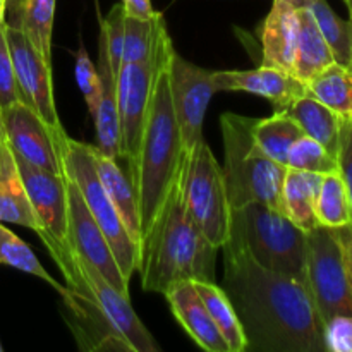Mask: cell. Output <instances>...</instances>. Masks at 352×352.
Here are the masks:
<instances>
[{"label": "cell", "instance_id": "30bf717a", "mask_svg": "<svg viewBox=\"0 0 352 352\" xmlns=\"http://www.w3.org/2000/svg\"><path fill=\"white\" fill-rule=\"evenodd\" d=\"M6 36L21 102L33 109L52 129H64L55 107L52 64L17 28L6 24Z\"/></svg>", "mask_w": 352, "mask_h": 352}, {"label": "cell", "instance_id": "7a4b0ae2", "mask_svg": "<svg viewBox=\"0 0 352 352\" xmlns=\"http://www.w3.org/2000/svg\"><path fill=\"white\" fill-rule=\"evenodd\" d=\"M172 52L174 45L162 16L155 38V78L150 109L136 157L129 164V175L136 189L140 208L141 241L160 215L165 199L186 160L168 88V62Z\"/></svg>", "mask_w": 352, "mask_h": 352}, {"label": "cell", "instance_id": "4316f807", "mask_svg": "<svg viewBox=\"0 0 352 352\" xmlns=\"http://www.w3.org/2000/svg\"><path fill=\"white\" fill-rule=\"evenodd\" d=\"M308 93L342 119H352V69L330 64L306 82Z\"/></svg>", "mask_w": 352, "mask_h": 352}, {"label": "cell", "instance_id": "ab89813d", "mask_svg": "<svg viewBox=\"0 0 352 352\" xmlns=\"http://www.w3.org/2000/svg\"><path fill=\"white\" fill-rule=\"evenodd\" d=\"M284 2L291 3L296 9H305V7H309V3H311L313 0H284Z\"/></svg>", "mask_w": 352, "mask_h": 352}, {"label": "cell", "instance_id": "4dcf8cb0", "mask_svg": "<svg viewBox=\"0 0 352 352\" xmlns=\"http://www.w3.org/2000/svg\"><path fill=\"white\" fill-rule=\"evenodd\" d=\"M0 265H9V267L16 268V270L24 272V274L34 275V277L41 278V280L47 282L48 285L55 289L58 294H64L65 285L58 284L50 274L43 268V265L38 261V258L34 256V253L31 251V248L24 243L21 237H17L16 234L10 229H7L3 226V222H0Z\"/></svg>", "mask_w": 352, "mask_h": 352}, {"label": "cell", "instance_id": "7402d4cb", "mask_svg": "<svg viewBox=\"0 0 352 352\" xmlns=\"http://www.w3.org/2000/svg\"><path fill=\"white\" fill-rule=\"evenodd\" d=\"M57 0H6V24L23 31L52 64V31Z\"/></svg>", "mask_w": 352, "mask_h": 352}, {"label": "cell", "instance_id": "8fae6325", "mask_svg": "<svg viewBox=\"0 0 352 352\" xmlns=\"http://www.w3.org/2000/svg\"><path fill=\"white\" fill-rule=\"evenodd\" d=\"M3 138L17 158L34 167L64 174L58 155V136L64 129H52L33 109L23 102L2 110Z\"/></svg>", "mask_w": 352, "mask_h": 352}, {"label": "cell", "instance_id": "603a6c76", "mask_svg": "<svg viewBox=\"0 0 352 352\" xmlns=\"http://www.w3.org/2000/svg\"><path fill=\"white\" fill-rule=\"evenodd\" d=\"M322 177V174L315 172L296 170V168L285 170L280 191V208L305 232H309L320 226L315 215V203Z\"/></svg>", "mask_w": 352, "mask_h": 352}, {"label": "cell", "instance_id": "60d3db41", "mask_svg": "<svg viewBox=\"0 0 352 352\" xmlns=\"http://www.w3.org/2000/svg\"><path fill=\"white\" fill-rule=\"evenodd\" d=\"M3 141V126H2V109H0V144Z\"/></svg>", "mask_w": 352, "mask_h": 352}, {"label": "cell", "instance_id": "836d02e7", "mask_svg": "<svg viewBox=\"0 0 352 352\" xmlns=\"http://www.w3.org/2000/svg\"><path fill=\"white\" fill-rule=\"evenodd\" d=\"M74 74L79 91L85 96V102L93 117L96 112V107H98L100 96H102V81H100L98 69L93 64L91 58L88 57L82 45H79V50L76 52Z\"/></svg>", "mask_w": 352, "mask_h": 352}, {"label": "cell", "instance_id": "83f0119b", "mask_svg": "<svg viewBox=\"0 0 352 352\" xmlns=\"http://www.w3.org/2000/svg\"><path fill=\"white\" fill-rule=\"evenodd\" d=\"M302 134L305 133L298 126V122L284 112H275L272 117L254 120L253 124V138L258 146L272 160L284 165V167L285 162H287L289 150Z\"/></svg>", "mask_w": 352, "mask_h": 352}, {"label": "cell", "instance_id": "d590c367", "mask_svg": "<svg viewBox=\"0 0 352 352\" xmlns=\"http://www.w3.org/2000/svg\"><path fill=\"white\" fill-rule=\"evenodd\" d=\"M323 342L329 352H352V315H337L325 322Z\"/></svg>", "mask_w": 352, "mask_h": 352}, {"label": "cell", "instance_id": "f35d334b", "mask_svg": "<svg viewBox=\"0 0 352 352\" xmlns=\"http://www.w3.org/2000/svg\"><path fill=\"white\" fill-rule=\"evenodd\" d=\"M122 6L129 16L134 17H144L150 19L157 14V10L151 6V0H122Z\"/></svg>", "mask_w": 352, "mask_h": 352}, {"label": "cell", "instance_id": "e0dca14e", "mask_svg": "<svg viewBox=\"0 0 352 352\" xmlns=\"http://www.w3.org/2000/svg\"><path fill=\"white\" fill-rule=\"evenodd\" d=\"M164 296L170 306L172 315L201 349L208 352H230L191 280L172 285Z\"/></svg>", "mask_w": 352, "mask_h": 352}, {"label": "cell", "instance_id": "8992f818", "mask_svg": "<svg viewBox=\"0 0 352 352\" xmlns=\"http://www.w3.org/2000/svg\"><path fill=\"white\" fill-rule=\"evenodd\" d=\"M57 144L62 160V172L79 189L86 208L89 210L102 232L105 234L107 243L120 268V274L129 282L134 272L140 268V244L126 229L109 192L105 191L100 181L95 162H93L91 144L72 140L65 134V131L58 136Z\"/></svg>", "mask_w": 352, "mask_h": 352}, {"label": "cell", "instance_id": "d6a6232c", "mask_svg": "<svg viewBox=\"0 0 352 352\" xmlns=\"http://www.w3.org/2000/svg\"><path fill=\"white\" fill-rule=\"evenodd\" d=\"M285 167L323 175L337 172V157L330 153L322 143L302 134L289 150Z\"/></svg>", "mask_w": 352, "mask_h": 352}, {"label": "cell", "instance_id": "7bdbcfd3", "mask_svg": "<svg viewBox=\"0 0 352 352\" xmlns=\"http://www.w3.org/2000/svg\"><path fill=\"white\" fill-rule=\"evenodd\" d=\"M3 351V347H2V344H0V352H2Z\"/></svg>", "mask_w": 352, "mask_h": 352}, {"label": "cell", "instance_id": "9c48e42d", "mask_svg": "<svg viewBox=\"0 0 352 352\" xmlns=\"http://www.w3.org/2000/svg\"><path fill=\"white\" fill-rule=\"evenodd\" d=\"M168 88L182 148L186 155H189L203 140L206 109L217 93L213 71L186 60L174 50L168 62Z\"/></svg>", "mask_w": 352, "mask_h": 352}, {"label": "cell", "instance_id": "277c9868", "mask_svg": "<svg viewBox=\"0 0 352 352\" xmlns=\"http://www.w3.org/2000/svg\"><path fill=\"white\" fill-rule=\"evenodd\" d=\"M256 119L226 112L220 117L223 140V181L230 208L260 201L280 208L284 165L272 160L254 141L253 124Z\"/></svg>", "mask_w": 352, "mask_h": 352}, {"label": "cell", "instance_id": "1f68e13d", "mask_svg": "<svg viewBox=\"0 0 352 352\" xmlns=\"http://www.w3.org/2000/svg\"><path fill=\"white\" fill-rule=\"evenodd\" d=\"M160 17V12H157L150 19L134 17L126 12L120 67L124 64H140V62L153 58L155 38H157V26Z\"/></svg>", "mask_w": 352, "mask_h": 352}, {"label": "cell", "instance_id": "ffe728a7", "mask_svg": "<svg viewBox=\"0 0 352 352\" xmlns=\"http://www.w3.org/2000/svg\"><path fill=\"white\" fill-rule=\"evenodd\" d=\"M0 222L17 223L40 234L41 226L24 189L16 157L3 138L0 144Z\"/></svg>", "mask_w": 352, "mask_h": 352}, {"label": "cell", "instance_id": "44dd1931", "mask_svg": "<svg viewBox=\"0 0 352 352\" xmlns=\"http://www.w3.org/2000/svg\"><path fill=\"white\" fill-rule=\"evenodd\" d=\"M91 155L103 188L109 192L110 199H112L113 206L119 212L124 226L129 230L133 239L140 244L141 250L140 208H138V196L133 179L120 168L119 160L103 155L96 146H91Z\"/></svg>", "mask_w": 352, "mask_h": 352}, {"label": "cell", "instance_id": "5bb4252c", "mask_svg": "<svg viewBox=\"0 0 352 352\" xmlns=\"http://www.w3.org/2000/svg\"><path fill=\"white\" fill-rule=\"evenodd\" d=\"M76 268L85 280L86 287L91 292V298L109 318V322L116 327L117 332L127 340L133 352H158L160 347L155 342L153 336L148 332L146 327L136 315L129 302V296L117 291L109 280L102 275V272L79 254L72 251Z\"/></svg>", "mask_w": 352, "mask_h": 352}, {"label": "cell", "instance_id": "d6986e66", "mask_svg": "<svg viewBox=\"0 0 352 352\" xmlns=\"http://www.w3.org/2000/svg\"><path fill=\"white\" fill-rule=\"evenodd\" d=\"M98 74L102 81V96L98 107L93 116L96 127V148L103 155L110 158H122V134H120L119 112H117V95H116V72L110 64L109 52L103 41H100L98 52Z\"/></svg>", "mask_w": 352, "mask_h": 352}, {"label": "cell", "instance_id": "e575fe53", "mask_svg": "<svg viewBox=\"0 0 352 352\" xmlns=\"http://www.w3.org/2000/svg\"><path fill=\"white\" fill-rule=\"evenodd\" d=\"M16 102H21L19 89H17L12 57L6 36V23H3L0 24V109L6 110Z\"/></svg>", "mask_w": 352, "mask_h": 352}, {"label": "cell", "instance_id": "6da1fadb", "mask_svg": "<svg viewBox=\"0 0 352 352\" xmlns=\"http://www.w3.org/2000/svg\"><path fill=\"white\" fill-rule=\"evenodd\" d=\"M223 250L226 291L248 339V351L325 352L323 322L306 280L260 267L236 229Z\"/></svg>", "mask_w": 352, "mask_h": 352}, {"label": "cell", "instance_id": "7c38bea8", "mask_svg": "<svg viewBox=\"0 0 352 352\" xmlns=\"http://www.w3.org/2000/svg\"><path fill=\"white\" fill-rule=\"evenodd\" d=\"M155 78V55L140 64H124L117 72L116 95L122 134V158L127 165L136 157L150 109Z\"/></svg>", "mask_w": 352, "mask_h": 352}, {"label": "cell", "instance_id": "9a60e30c", "mask_svg": "<svg viewBox=\"0 0 352 352\" xmlns=\"http://www.w3.org/2000/svg\"><path fill=\"white\" fill-rule=\"evenodd\" d=\"M16 157V155H14ZM17 168L31 206L38 217V237H54L67 244V179L64 174L45 170L16 157Z\"/></svg>", "mask_w": 352, "mask_h": 352}, {"label": "cell", "instance_id": "f1b7e54d", "mask_svg": "<svg viewBox=\"0 0 352 352\" xmlns=\"http://www.w3.org/2000/svg\"><path fill=\"white\" fill-rule=\"evenodd\" d=\"M316 21L320 33L325 38L333 60L352 69V24L342 19L327 0H313L308 7Z\"/></svg>", "mask_w": 352, "mask_h": 352}, {"label": "cell", "instance_id": "3957f363", "mask_svg": "<svg viewBox=\"0 0 352 352\" xmlns=\"http://www.w3.org/2000/svg\"><path fill=\"white\" fill-rule=\"evenodd\" d=\"M186 162L188 155L160 215L141 241L138 272L146 292L165 294L172 285L186 280L215 282L217 248L203 236L186 208Z\"/></svg>", "mask_w": 352, "mask_h": 352}, {"label": "cell", "instance_id": "ba28073f", "mask_svg": "<svg viewBox=\"0 0 352 352\" xmlns=\"http://www.w3.org/2000/svg\"><path fill=\"white\" fill-rule=\"evenodd\" d=\"M306 284L323 325L332 316L352 315V289L336 229L306 232Z\"/></svg>", "mask_w": 352, "mask_h": 352}, {"label": "cell", "instance_id": "52a82bcc", "mask_svg": "<svg viewBox=\"0 0 352 352\" xmlns=\"http://www.w3.org/2000/svg\"><path fill=\"white\" fill-rule=\"evenodd\" d=\"M184 201L189 215L203 236L217 250L230 234V208L222 165L205 140L188 155L184 175Z\"/></svg>", "mask_w": 352, "mask_h": 352}, {"label": "cell", "instance_id": "cb8c5ba5", "mask_svg": "<svg viewBox=\"0 0 352 352\" xmlns=\"http://www.w3.org/2000/svg\"><path fill=\"white\" fill-rule=\"evenodd\" d=\"M275 112L287 113L291 119L298 122V126L301 127L306 136L322 143L332 155H337L340 117L329 107L323 105L320 100H316L315 96L306 93V95L291 100L280 110H275Z\"/></svg>", "mask_w": 352, "mask_h": 352}, {"label": "cell", "instance_id": "74e56055", "mask_svg": "<svg viewBox=\"0 0 352 352\" xmlns=\"http://www.w3.org/2000/svg\"><path fill=\"white\" fill-rule=\"evenodd\" d=\"M336 234L340 241V246H342L344 260H346L347 275H349V282L352 289V223H349V226L346 227H339V229H336Z\"/></svg>", "mask_w": 352, "mask_h": 352}, {"label": "cell", "instance_id": "f6af8a7d", "mask_svg": "<svg viewBox=\"0 0 352 352\" xmlns=\"http://www.w3.org/2000/svg\"><path fill=\"white\" fill-rule=\"evenodd\" d=\"M344 2H346V0H344Z\"/></svg>", "mask_w": 352, "mask_h": 352}, {"label": "cell", "instance_id": "d4e9b609", "mask_svg": "<svg viewBox=\"0 0 352 352\" xmlns=\"http://www.w3.org/2000/svg\"><path fill=\"white\" fill-rule=\"evenodd\" d=\"M299 12V34L296 43L294 67L292 74L302 82H308L318 72L333 64V55L327 45L325 38L320 33L316 21L308 7L298 9Z\"/></svg>", "mask_w": 352, "mask_h": 352}, {"label": "cell", "instance_id": "ee69618b", "mask_svg": "<svg viewBox=\"0 0 352 352\" xmlns=\"http://www.w3.org/2000/svg\"><path fill=\"white\" fill-rule=\"evenodd\" d=\"M0 2H6V0H0Z\"/></svg>", "mask_w": 352, "mask_h": 352}, {"label": "cell", "instance_id": "484cf974", "mask_svg": "<svg viewBox=\"0 0 352 352\" xmlns=\"http://www.w3.org/2000/svg\"><path fill=\"white\" fill-rule=\"evenodd\" d=\"M192 284H195V289L199 298H201V301L205 302L212 320L219 327L220 333L226 339L230 352H246L248 339L244 336L239 316H237L236 309H234L226 291L220 285H217L215 282L195 280Z\"/></svg>", "mask_w": 352, "mask_h": 352}, {"label": "cell", "instance_id": "2e32d148", "mask_svg": "<svg viewBox=\"0 0 352 352\" xmlns=\"http://www.w3.org/2000/svg\"><path fill=\"white\" fill-rule=\"evenodd\" d=\"M213 86L219 91H244L270 100L275 110L308 93V86L294 74L282 69L260 65L251 71L213 72Z\"/></svg>", "mask_w": 352, "mask_h": 352}, {"label": "cell", "instance_id": "5b68a950", "mask_svg": "<svg viewBox=\"0 0 352 352\" xmlns=\"http://www.w3.org/2000/svg\"><path fill=\"white\" fill-rule=\"evenodd\" d=\"M230 227L260 267L306 280V232L284 212L260 201L248 203L232 210Z\"/></svg>", "mask_w": 352, "mask_h": 352}, {"label": "cell", "instance_id": "8d00e7d4", "mask_svg": "<svg viewBox=\"0 0 352 352\" xmlns=\"http://www.w3.org/2000/svg\"><path fill=\"white\" fill-rule=\"evenodd\" d=\"M337 172L346 186L352 210V119L340 117L339 144H337Z\"/></svg>", "mask_w": 352, "mask_h": 352}, {"label": "cell", "instance_id": "4fadbf2b", "mask_svg": "<svg viewBox=\"0 0 352 352\" xmlns=\"http://www.w3.org/2000/svg\"><path fill=\"white\" fill-rule=\"evenodd\" d=\"M67 179V177H65ZM67 244L76 254L102 272L103 277L122 294L129 296V282L122 277L120 268L107 243L105 234L86 208L79 189L67 179Z\"/></svg>", "mask_w": 352, "mask_h": 352}, {"label": "cell", "instance_id": "f546056e", "mask_svg": "<svg viewBox=\"0 0 352 352\" xmlns=\"http://www.w3.org/2000/svg\"><path fill=\"white\" fill-rule=\"evenodd\" d=\"M315 215L320 226L329 229H339L352 223L349 196L339 172L323 174L316 196Z\"/></svg>", "mask_w": 352, "mask_h": 352}, {"label": "cell", "instance_id": "ac0fdd59", "mask_svg": "<svg viewBox=\"0 0 352 352\" xmlns=\"http://www.w3.org/2000/svg\"><path fill=\"white\" fill-rule=\"evenodd\" d=\"M298 34V9L284 0H274L272 10L261 28V45H263L261 65L282 69L292 74Z\"/></svg>", "mask_w": 352, "mask_h": 352}, {"label": "cell", "instance_id": "b9f144b4", "mask_svg": "<svg viewBox=\"0 0 352 352\" xmlns=\"http://www.w3.org/2000/svg\"><path fill=\"white\" fill-rule=\"evenodd\" d=\"M346 6L347 9H349V16H351V24H352V0H346Z\"/></svg>", "mask_w": 352, "mask_h": 352}]
</instances>
